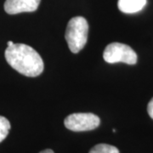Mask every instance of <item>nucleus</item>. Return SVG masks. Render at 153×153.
<instances>
[{"label":"nucleus","mask_w":153,"mask_h":153,"mask_svg":"<svg viewBox=\"0 0 153 153\" xmlns=\"http://www.w3.org/2000/svg\"><path fill=\"white\" fill-rule=\"evenodd\" d=\"M5 59L9 65L24 76L35 77L44 71V61L40 55L31 46L15 44L5 50Z\"/></svg>","instance_id":"1"},{"label":"nucleus","mask_w":153,"mask_h":153,"mask_svg":"<svg viewBox=\"0 0 153 153\" xmlns=\"http://www.w3.org/2000/svg\"><path fill=\"white\" fill-rule=\"evenodd\" d=\"M88 24L82 16H76L69 21L66 29V38L68 47L72 53L81 51L88 41Z\"/></svg>","instance_id":"2"},{"label":"nucleus","mask_w":153,"mask_h":153,"mask_svg":"<svg viewBox=\"0 0 153 153\" xmlns=\"http://www.w3.org/2000/svg\"><path fill=\"white\" fill-rule=\"evenodd\" d=\"M103 58L110 64L123 62L128 65H134L137 62V55L128 45L121 43H111L104 50Z\"/></svg>","instance_id":"3"},{"label":"nucleus","mask_w":153,"mask_h":153,"mask_svg":"<svg viewBox=\"0 0 153 153\" xmlns=\"http://www.w3.org/2000/svg\"><path fill=\"white\" fill-rule=\"evenodd\" d=\"M100 123V117L93 113H73L64 121L66 128L74 132L90 131L98 128Z\"/></svg>","instance_id":"4"},{"label":"nucleus","mask_w":153,"mask_h":153,"mask_svg":"<svg viewBox=\"0 0 153 153\" xmlns=\"http://www.w3.org/2000/svg\"><path fill=\"white\" fill-rule=\"evenodd\" d=\"M41 0H6L4 10L10 15L23 12H33L38 10Z\"/></svg>","instance_id":"5"},{"label":"nucleus","mask_w":153,"mask_h":153,"mask_svg":"<svg viewBox=\"0 0 153 153\" xmlns=\"http://www.w3.org/2000/svg\"><path fill=\"white\" fill-rule=\"evenodd\" d=\"M146 4V0H118L117 6L122 12L126 14L136 13Z\"/></svg>","instance_id":"6"},{"label":"nucleus","mask_w":153,"mask_h":153,"mask_svg":"<svg viewBox=\"0 0 153 153\" xmlns=\"http://www.w3.org/2000/svg\"><path fill=\"white\" fill-rule=\"evenodd\" d=\"M88 153H119V150L111 145L99 144L94 146Z\"/></svg>","instance_id":"7"},{"label":"nucleus","mask_w":153,"mask_h":153,"mask_svg":"<svg viewBox=\"0 0 153 153\" xmlns=\"http://www.w3.org/2000/svg\"><path fill=\"white\" fill-rule=\"evenodd\" d=\"M10 129V123L9 120L4 117L0 116V143L8 136Z\"/></svg>","instance_id":"8"},{"label":"nucleus","mask_w":153,"mask_h":153,"mask_svg":"<svg viewBox=\"0 0 153 153\" xmlns=\"http://www.w3.org/2000/svg\"><path fill=\"white\" fill-rule=\"evenodd\" d=\"M147 111L149 116L153 119V98L152 99V100H151V101L149 102V104H148Z\"/></svg>","instance_id":"9"},{"label":"nucleus","mask_w":153,"mask_h":153,"mask_svg":"<svg viewBox=\"0 0 153 153\" xmlns=\"http://www.w3.org/2000/svg\"><path fill=\"white\" fill-rule=\"evenodd\" d=\"M39 153H55L52 150H50V149H46V150H44V151H42L41 152Z\"/></svg>","instance_id":"10"},{"label":"nucleus","mask_w":153,"mask_h":153,"mask_svg":"<svg viewBox=\"0 0 153 153\" xmlns=\"http://www.w3.org/2000/svg\"><path fill=\"white\" fill-rule=\"evenodd\" d=\"M7 44H8V47H11V46H13L15 44H14L12 41H9V42L7 43Z\"/></svg>","instance_id":"11"}]
</instances>
